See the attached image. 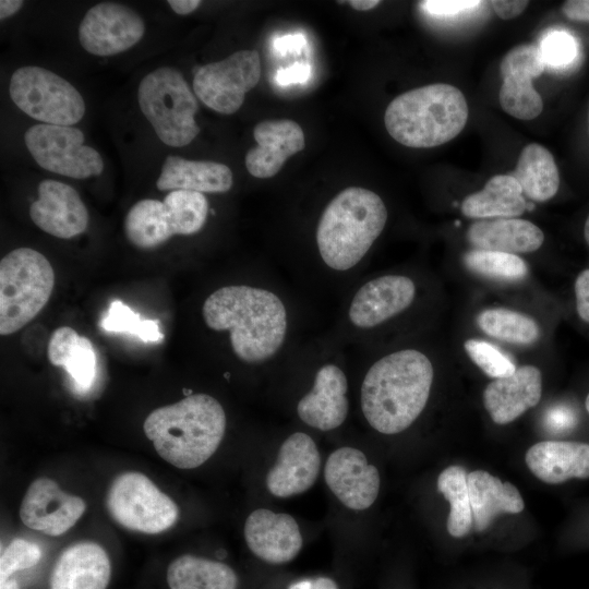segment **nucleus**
I'll list each match as a JSON object with an SVG mask.
<instances>
[{"instance_id":"1","label":"nucleus","mask_w":589,"mask_h":589,"mask_svg":"<svg viewBox=\"0 0 589 589\" xmlns=\"http://www.w3.org/2000/svg\"><path fill=\"white\" fill-rule=\"evenodd\" d=\"M206 327L226 333L232 354L247 365H268L291 357L297 314L288 296L271 280L230 284L203 302Z\"/></svg>"},{"instance_id":"2","label":"nucleus","mask_w":589,"mask_h":589,"mask_svg":"<svg viewBox=\"0 0 589 589\" xmlns=\"http://www.w3.org/2000/svg\"><path fill=\"white\" fill-rule=\"evenodd\" d=\"M434 378L430 358L416 348L381 356L363 374L360 407L366 422L382 434L408 429L425 408Z\"/></svg>"},{"instance_id":"3","label":"nucleus","mask_w":589,"mask_h":589,"mask_svg":"<svg viewBox=\"0 0 589 589\" xmlns=\"http://www.w3.org/2000/svg\"><path fill=\"white\" fill-rule=\"evenodd\" d=\"M388 218L378 194L362 187H349L324 207L315 229L318 269L334 279L354 276Z\"/></svg>"},{"instance_id":"4","label":"nucleus","mask_w":589,"mask_h":589,"mask_svg":"<svg viewBox=\"0 0 589 589\" xmlns=\"http://www.w3.org/2000/svg\"><path fill=\"white\" fill-rule=\"evenodd\" d=\"M143 429L161 458L177 468L193 469L217 450L226 430V413L213 396L190 394L152 411Z\"/></svg>"},{"instance_id":"5","label":"nucleus","mask_w":589,"mask_h":589,"mask_svg":"<svg viewBox=\"0 0 589 589\" xmlns=\"http://www.w3.org/2000/svg\"><path fill=\"white\" fill-rule=\"evenodd\" d=\"M469 109L460 89L435 83L405 92L387 106L384 123L399 144L413 148L438 146L465 128Z\"/></svg>"},{"instance_id":"6","label":"nucleus","mask_w":589,"mask_h":589,"mask_svg":"<svg viewBox=\"0 0 589 589\" xmlns=\"http://www.w3.org/2000/svg\"><path fill=\"white\" fill-rule=\"evenodd\" d=\"M55 272L48 259L31 248L9 252L0 262V334L11 335L34 320L47 304Z\"/></svg>"},{"instance_id":"7","label":"nucleus","mask_w":589,"mask_h":589,"mask_svg":"<svg viewBox=\"0 0 589 589\" xmlns=\"http://www.w3.org/2000/svg\"><path fill=\"white\" fill-rule=\"evenodd\" d=\"M416 297L414 280L402 274L373 276L354 284L339 311L338 336L356 346L369 333L409 310Z\"/></svg>"},{"instance_id":"8","label":"nucleus","mask_w":589,"mask_h":589,"mask_svg":"<svg viewBox=\"0 0 589 589\" xmlns=\"http://www.w3.org/2000/svg\"><path fill=\"white\" fill-rule=\"evenodd\" d=\"M137 100L164 144L182 147L200 133L194 119L197 100L177 69L160 67L145 75L137 88Z\"/></svg>"},{"instance_id":"9","label":"nucleus","mask_w":589,"mask_h":589,"mask_svg":"<svg viewBox=\"0 0 589 589\" xmlns=\"http://www.w3.org/2000/svg\"><path fill=\"white\" fill-rule=\"evenodd\" d=\"M208 211V201L203 193L170 191L163 202L154 199L136 202L125 215L124 232L136 248L155 249L176 235L200 232Z\"/></svg>"},{"instance_id":"10","label":"nucleus","mask_w":589,"mask_h":589,"mask_svg":"<svg viewBox=\"0 0 589 589\" xmlns=\"http://www.w3.org/2000/svg\"><path fill=\"white\" fill-rule=\"evenodd\" d=\"M10 97L27 116L46 124H76L85 113L80 92L60 75L36 65L15 70Z\"/></svg>"},{"instance_id":"11","label":"nucleus","mask_w":589,"mask_h":589,"mask_svg":"<svg viewBox=\"0 0 589 589\" xmlns=\"http://www.w3.org/2000/svg\"><path fill=\"white\" fill-rule=\"evenodd\" d=\"M106 504L119 525L142 533H160L179 517L177 504L145 474L135 471L123 472L112 481Z\"/></svg>"},{"instance_id":"12","label":"nucleus","mask_w":589,"mask_h":589,"mask_svg":"<svg viewBox=\"0 0 589 589\" xmlns=\"http://www.w3.org/2000/svg\"><path fill=\"white\" fill-rule=\"evenodd\" d=\"M24 142L35 161L48 171L86 179L104 170L100 154L85 145V136L77 128L38 123L25 132Z\"/></svg>"},{"instance_id":"13","label":"nucleus","mask_w":589,"mask_h":589,"mask_svg":"<svg viewBox=\"0 0 589 589\" xmlns=\"http://www.w3.org/2000/svg\"><path fill=\"white\" fill-rule=\"evenodd\" d=\"M318 350L311 387L298 400L296 411L306 425L327 432L340 426L348 416V377L339 361L344 353L325 344H320Z\"/></svg>"},{"instance_id":"14","label":"nucleus","mask_w":589,"mask_h":589,"mask_svg":"<svg viewBox=\"0 0 589 589\" xmlns=\"http://www.w3.org/2000/svg\"><path fill=\"white\" fill-rule=\"evenodd\" d=\"M260 76L259 52L239 50L221 61L200 67L193 77V89L208 108L232 115L240 109L245 94L256 86Z\"/></svg>"},{"instance_id":"15","label":"nucleus","mask_w":589,"mask_h":589,"mask_svg":"<svg viewBox=\"0 0 589 589\" xmlns=\"http://www.w3.org/2000/svg\"><path fill=\"white\" fill-rule=\"evenodd\" d=\"M145 33L143 19L132 9L115 2L92 7L79 26V40L87 52L107 57L137 44Z\"/></svg>"},{"instance_id":"16","label":"nucleus","mask_w":589,"mask_h":589,"mask_svg":"<svg viewBox=\"0 0 589 589\" xmlns=\"http://www.w3.org/2000/svg\"><path fill=\"white\" fill-rule=\"evenodd\" d=\"M544 70L538 46L532 44L518 45L503 57L498 100L506 113L520 120H531L542 112L543 101L532 81Z\"/></svg>"},{"instance_id":"17","label":"nucleus","mask_w":589,"mask_h":589,"mask_svg":"<svg viewBox=\"0 0 589 589\" xmlns=\"http://www.w3.org/2000/svg\"><path fill=\"white\" fill-rule=\"evenodd\" d=\"M85 509L84 500L62 491L51 479L39 478L27 489L20 517L29 529L57 537L72 528Z\"/></svg>"},{"instance_id":"18","label":"nucleus","mask_w":589,"mask_h":589,"mask_svg":"<svg viewBox=\"0 0 589 589\" xmlns=\"http://www.w3.org/2000/svg\"><path fill=\"white\" fill-rule=\"evenodd\" d=\"M324 477L334 495L348 508H369L380 492V473L365 455L352 447H340L327 458Z\"/></svg>"},{"instance_id":"19","label":"nucleus","mask_w":589,"mask_h":589,"mask_svg":"<svg viewBox=\"0 0 589 589\" xmlns=\"http://www.w3.org/2000/svg\"><path fill=\"white\" fill-rule=\"evenodd\" d=\"M37 191L38 199L31 204L29 216L38 228L60 239H71L86 230L89 215L74 188L47 179Z\"/></svg>"},{"instance_id":"20","label":"nucleus","mask_w":589,"mask_h":589,"mask_svg":"<svg viewBox=\"0 0 589 589\" xmlns=\"http://www.w3.org/2000/svg\"><path fill=\"white\" fill-rule=\"evenodd\" d=\"M321 458L313 438L303 432L289 435L266 476V486L276 497H289L309 490L317 479Z\"/></svg>"},{"instance_id":"21","label":"nucleus","mask_w":589,"mask_h":589,"mask_svg":"<svg viewBox=\"0 0 589 589\" xmlns=\"http://www.w3.org/2000/svg\"><path fill=\"white\" fill-rule=\"evenodd\" d=\"M244 538L251 552L271 564L293 560L302 548V536L293 517L265 508L248 516Z\"/></svg>"},{"instance_id":"22","label":"nucleus","mask_w":589,"mask_h":589,"mask_svg":"<svg viewBox=\"0 0 589 589\" xmlns=\"http://www.w3.org/2000/svg\"><path fill=\"white\" fill-rule=\"evenodd\" d=\"M257 146L245 156L250 175L260 179L272 178L279 172L285 161L304 148L301 127L289 119L264 120L253 130Z\"/></svg>"},{"instance_id":"23","label":"nucleus","mask_w":589,"mask_h":589,"mask_svg":"<svg viewBox=\"0 0 589 589\" xmlns=\"http://www.w3.org/2000/svg\"><path fill=\"white\" fill-rule=\"evenodd\" d=\"M541 394V371L534 365H522L514 374L489 383L483 404L495 423L507 424L537 406Z\"/></svg>"},{"instance_id":"24","label":"nucleus","mask_w":589,"mask_h":589,"mask_svg":"<svg viewBox=\"0 0 589 589\" xmlns=\"http://www.w3.org/2000/svg\"><path fill=\"white\" fill-rule=\"evenodd\" d=\"M111 575L106 551L94 542L67 548L57 560L50 589H106Z\"/></svg>"},{"instance_id":"25","label":"nucleus","mask_w":589,"mask_h":589,"mask_svg":"<svg viewBox=\"0 0 589 589\" xmlns=\"http://www.w3.org/2000/svg\"><path fill=\"white\" fill-rule=\"evenodd\" d=\"M525 461L533 476L549 484L588 479L589 444L542 441L527 450Z\"/></svg>"},{"instance_id":"26","label":"nucleus","mask_w":589,"mask_h":589,"mask_svg":"<svg viewBox=\"0 0 589 589\" xmlns=\"http://www.w3.org/2000/svg\"><path fill=\"white\" fill-rule=\"evenodd\" d=\"M473 250L510 254L530 253L541 248L543 231L520 218L483 219L470 225L466 233Z\"/></svg>"},{"instance_id":"27","label":"nucleus","mask_w":589,"mask_h":589,"mask_svg":"<svg viewBox=\"0 0 589 589\" xmlns=\"http://www.w3.org/2000/svg\"><path fill=\"white\" fill-rule=\"evenodd\" d=\"M232 184V171L225 164L190 160L173 155L165 159L156 182L160 191L185 190L203 194L226 193Z\"/></svg>"},{"instance_id":"28","label":"nucleus","mask_w":589,"mask_h":589,"mask_svg":"<svg viewBox=\"0 0 589 589\" xmlns=\"http://www.w3.org/2000/svg\"><path fill=\"white\" fill-rule=\"evenodd\" d=\"M467 483L472 522L478 532L484 531L500 514H518L525 507L524 500L515 485L510 482H502L488 471L469 472Z\"/></svg>"},{"instance_id":"29","label":"nucleus","mask_w":589,"mask_h":589,"mask_svg":"<svg viewBox=\"0 0 589 589\" xmlns=\"http://www.w3.org/2000/svg\"><path fill=\"white\" fill-rule=\"evenodd\" d=\"M47 357L55 366H62L83 392L91 388L97 374V356L93 342L70 326L56 328L50 335Z\"/></svg>"},{"instance_id":"30","label":"nucleus","mask_w":589,"mask_h":589,"mask_svg":"<svg viewBox=\"0 0 589 589\" xmlns=\"http://www.w3.org/2000/svg\"><path fill=\"white\" fill-rule=\"evenodd\" d=\"M460 208L466 217L483 220L516 218L528 209V204L514 177L497 175L482 190L469 194Z\"/></svg>"},{"instance_id":"31","label":"nucleus","mask_w":589,"mask_h":589,"mask_svg":"<svg viewBox=\"0 0 589 589\" xmlns=\"http://www.w3.org/2000/svg\"><path fill=\"white\" fill-rule=\"evenodd\" d=\"M514 177L525 197L534 202H545L558 191L560 175L553 155L542 145H526L509 173Z\"/></svg>"},{"instance_id":"32","label":"nucleus","mask_w":589,"mask_h":589,"mask_svg":"<svg viewBox=\"0 0 589 589\" xmlns=\"http://www.w3.org/2000/svg\"><path fill=\"white\" fill-rule=\"evenodd\" d=\"M170 589H237L238 577L227 564L190 554L173 560L167 569Z\"/></svg>"},{"instance_id":"33","label":"nucleus","mask_w":589,"mask_h":589,"mask_svg":"<svg viewBox=\"0 0 589 589\" xmlns=\"http://www.w3.org/2000/svg\"><path fill=\"white\" fill-rule=\"evenodd\" d=\"M467 476L464 467L453 465L445 468L437 478V490L450 506L446 528L456 538L468 534L473 524Z\"/></svg>"},{"instance_id":"34","label":"nucleus","mask_w":589,"mask_h":589,"mask_svg":"<svg viewBox=\"0 0 589 589\" xmlns=\"http://www.w3.org/2000/svg\"><path fill=\"white\" fill-rule=\"evenodd\" d=\"M477 324L486 335L509 344L531 345L541 335L532 317L508 309H486L478 314Z\"/></svg>"},{"instance_id":"35","label":"nucleus","mask_w":589,"mask_h":589,"mask_svg":"<svg viewBox=\"0 0 589 589\" xmlns=\"http://www.w3.org/2000/svg\"><path fill=\"white\" fill-rule=\"evenodd\" d=\"M462 262L470 272L491 279L516 281L528 274L520 256L505 252L470 250L464 254Z\"/></svg>"},{"instance_id":"36","label":"nucleus","mask_w":589,"mask_h":589,"mask_svg":"<svg viewBox=\"0 0 589 589\" xmlns=\"http://www.w3.org/2000/svg\"><path fill=\"white\" fill-rule=\"evenodd\" d=\"M100 327L110 333H127L144 342H161L164 335L157 320L143 318L121 300H113L105 315Z\"/></svg>"},{"instance_id":"37","label":"nucleus","mask_w":589,"mask_h":589,"mask_svg":"<svg viewBox=\"0 0 589 589\" xmlns=\"http://www.w3.org/2000/svg\"><path fill=\"white\" fill-rule=\"evenodd\" d=\"M539 53L545 69L566 71L579 57V44L576 37L565 29H550L541 38Z\"/></svg>"},{"instance_id":"38","label":"nucleus","mask_w":589,"mask_h":589,"mask_svg":"<svg viewBox=\"0 0 589 589\" xmlns=\"http://www.w3.org/2000/svg\"><path fill=\"white\" fill-rule=\"evenodd\" d=\"M464 349L470 360L489 377H507L516 371L515 363L492 344L480 339H467Z\"/></svg>"},{"instance_id":"39","label":"nucleus","mask_w":589,"mask_h":589,"mask_svg":"<svg viewBox=\"0 0 589 589\" xmlns=\"http://www.w3.org/2000/svg\"><path fill=\"white\" fill-rule=\"evenodd\" d=\"M40 557L41 550L38 544L24 539H14L0 557V581L11 578L15 572L35 566Z\"/></svg>"},{"instance_id":"40","label":"nucleus","mask_w":589,"mask_h":589,"mask_svg":"<svg viewBox=\"0 0 589 589\" xmlns=\"http://www.w3.org/2000/svg\"><path fill=\"white\" fill-rule=\"evenodd\" d=\"M477 0H426L419 2L420 8L431 16L453 17L480 7Z\"/></svg>"},{"instance_id":"41","label":"nucleus","mask_w":589,"mask_h":589,"mask_svg":"<svg viewBox=\"0 0 589 589\" xmlns=\"http://www.w3.org/2000/svg\"><path fill=\"white\" fill-rule=\"evenodd\" d=\"M578 417L574 408L565 404H557L544 413L543 424L546 431L553 434H562L570 431L577 424Z\"/></svg>"},{"instance_id":"42","label":"nucleus","mask_w":589,"mask_h":589,"mask_svg":"<svg viewBox=\"0 0 589 589\" xmlns=\"http://www.w3.org/2000/svg\"><path fill=\"white\" fill-rule=\"evenodd\" d=\"M311 76V65L308 63L296 62L287 68L277 70L275 81L280 86L292 84H303Z\"/></svg>"},{"instance_id":"43","label":"nucleus","mask_w":589,"mask_h":589,"mask_svg":"<svg viewBox=\"0 0 589 589\" xmlns=\"http://www.w3.org/2000/svg\"><path fill=\"white\" fill-rule=\"evenodd\" d=\"M574 290L577 313L584 322L589 324V268L579 273Z\"/></svg>"},{"instance_id":"44","label":"nucleus","mask_w":589,"mask_h":589,"mask_svg":"<svg viewBox=\"0 0 589 589\" xmlns=\"http://www.w3.org/2000/svg\"><path fill=\"white\" fill-rule=\"evenodd\" d=\"M494 12L503 20H510L518 16L528 5V1L494 0L489 2Z\"/></svg>"},{"instance_id":"45","label":"nucleus","mask_w":589,"mask_h":589,"mask_svg":"<svg viewBox=\"0 0 589 589\" xmlns=\"http://www.w3.org/2000/svg\"><path fill=\"white\" fill-rule=\"evenodd\" d=\"M305 46V37L302 34H289L274 41L275 50L280 55L300 52Z\"/></svg>"},{"instance_id":"46","label":"nucleus","mask_w":589,"mask_h":589,"mask_svg":"<svg viewBox=\"0 0 589 589\" xmlns=\"http://www.w3.org/2000/svg\"><path fill=\"white\" fill-rule=\"evenodd\" d=\"M562 11L569 20L589 23V0L565 1Z\"/></svg>"},{"instance_id":"47","label":"nucleus","mask_w":589,"mask_h":589,"mask_svg":"<svg viewBox=\"0 0 589 589\" xmlns=\"http://www.w3.org/2000/svg\"><path fill=\"white\" fill-rule=\"evenodd\" d=\"M288 589H338L337 584L328 577L303 579L289 586Z\"/></svg>"},{"instance_id":"48","label":"nucleus","mask_w":589,"mask_h":589,"mask_svg":"<svg viewBox=\"0 0 589 589\" xmlns=\"http://www.w3.org/2000/svg\"><path fill=\"white\" fill-rule=\"evenodd\" d=\"M168 4L177 14L185 15L195 11L200 7L201 1L199 0H169Z\"/></svg>"},{"instance_id":"49","label":"nucleus","mask_w":589,"mask_h":589,"mask_svg":"<svg viewBox=\"0 0 589 589\" xmlns=\"http://www.w3.org/2000/svg\"><path fill=\"white\" fill-rule=\"evenodd\" d=\"M21 0H1L0 1V19L4 20L15 14L23 5Z\"/></svg>"},{"instance_id":"50","label":"nucleus","mask_w":589,"mask_h":589,"mask_svg":"<svg viewBox=\"0 0 589 589\" xmlns=\"http://www.w3.org/2000/svg\"><path fill=\"white\" fill-rule=\"evenodd\" d=\"M348 3L358 11H368L377 7L381 2L378 0H351Z\"/></svg>"},{"instance_id":"51","label":"nucleus","mask_w":589,"mask_h":589,"mask_svg":"<svg viewBox=\"0 0 589 589\" xmlns=\"http://www.w3.org/2000/svg\"><path fill=\"white\" fill-rule=\"evenodd\" d=\"M0 589H20L17 582L13 578L0 581Z\"/></svg>"},{"instance_id":"52","label":"nucleus","mask_w":589,"mask_h":589,"mask_svg":"<svg viewBox=\"0 0 589 589\" xmlns=\"http://www.w3.org/2000/svg\"><path fill=\"white\" fill-rule=\"evenodd\" d=\"M584 237H585V240L587 242V244L589 245V215L586 219V223H585V226H584Z\"/></svg>"},{"instance_id":"53","label":"nucleus","mask_w":589,"mask_h":589,"mask_svg":"<svg viewBox=\"0 0 589 589\" xmlns=\"http://www.w3.org/2000/svg\"><path fill=\"white\" fill-rule=\"evenodd\" d=\"M585 406H586V410H587L588 413H589V394H588L587 397H586Z\"/></svg>"}]
</instances>
